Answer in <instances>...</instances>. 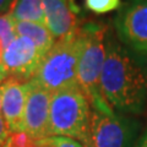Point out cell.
I'll return each instance as SVG.
<instances>
[{"mask_svg":"<svg viewBox=\"0 0 147 147\" xmlns=\"http://www.w3.org/2000/svg\"><path fill=\"white\" fill-rule=\"evenodd\" d=\"M13 0H0V15L1 13H6L12 5Z\"/></svg>","mask_w":147,"mask_h":147,"instance_id":"cell-18","label":"cell"},{"mask_svg":"<svg viewBox=\"0 0 147 147\" xmlns=\"http://www.w3.org/2000/svg\"><path fill=\"white\" fill-rule=\"evenodd\" d=\"M132 147H147V127H146V130L142 132V135L136 140L135 145Z\"/></svg>","mask_w":147,"mask_h":147,"instance_id":"cell-17","label":"cell"},{"mask_svg":"<svg viewBox=\"0 0 147 147\" xmlns=\"http://www.w3.org/2000/svg\"><path fill=\"white\" fill-rule=\"evenodd\" d=\"M38 147H54V146H53V144H52V141H50L49 137H47V139H43V140L39 141Z\"/></svg>","mask_w":147,"mask_h":147,"instance_id":"cell-19","label":"cell"},{"mask_svg":"<svg viewBox=\"0 0 147 147\" xmlns=\"http://www.w3.org/2000/svg\"><path fill=\"white\" fill-rule=\"evenodd\" d=\"M100 93L114 112L140 114L147 108V69L144 59L108 31Z\"/></svg>","mask_w":147,"mask_h":147,"instance_id":"cell-1","label":"cell"},{"mask_svg":"<svg viewBox=\"0 0 147 147\" xmlns=\"http://www.w3.org/2000/svg\"><path fill=\"white\" fill-rule=\"evenodd\" d=\"M92 107L79 86L52 93L49 137L66 136L84 142L91 120Z\"/></svg>","mask_w":147,"mask_h":147,"instance_id":"cell-4","label":"cell"},{"mask_svg":"<svg viewBox=\"0 0 147 147\" xmlns=\"http://www.w3.org/2000/svg\"><path fill=\"white\" fill-rule=\"evenodd\" d=\"M10 134H11L10 129H9L5 119L3 118L1 113H0V147L5 146V144H6V141L9 139V136H10Z\"/></svg>","mask_w":147,"mask_h":147,"instance_id":"cell-16","label":"cell"},{"mask_svg":"<svg viewBox=\"0 0 147 147\" xmlns=\"http://www.w3.org/2000/svg\"><path fill=\"white\" fill-rule=\"evenodd\" d=\"M81 27L74 36L57 40L44 55L31 80L53 93L77 86V69L82 48Z\"/></svg>","mask_w":147,"mask_h":147,"instance_id":"cell-3","label":"cell"},{"mask_svg":"<svg viewBox=\"0 0 147 147\" xmlns=\"http://www.w3.org/2000/svg\"><path fill=\"white\" fill-rule=\"evenodd\" d=\"M42 58L31 39L16 37L4 50L1 64L6 71V77L28 82L33 77Z\"/></svg>","mask_w":147,"mask_h":147,"instance_id":"cell-8","label":"cell"},{"mask_svg":"<svg viewBox=\"0 0 147 147\" xmlns=\"http://www.w3.org/2000/svg\"><path fill=\"white\" fill-rule=\"evenodd\" d=\"M85 5L90 11L102 15L120 7V0H85Z\"/></svg>","mask_w":147,"mask_h":147,"instance_id":"cell-14","label":"cell"},{"mask_svg":"<svg viewBox=\"0 0 147 147\" xmlns=\"http://www.w3.org/2000/svg\"><path fill=\"white\" fill-rule=\"evenodd\" d=\"M50 141L54 147H84L79 140L66 136H50Z\"/></svg>","mask_w":147,"mask_h":147,"instance_id":"cell-15","label":"cell"},{"mask_svg":"<svg viewBox=\"0 0 147 147\" xmlns=\"http://www.w3.org/2000/svg\"><path fill=\"white\" fill-rule=\"evenodd\" d=\"M139 123L130 117L92 108L91 120L82 144L86 147H132Z\"/></svg>","mask_w":147,"mask_h":147,"instance_id":"cell-5","label":"cell"},{"mask_svg":"<svg viewBox=\"0 0 147 147\" xmlns=\"http://www.w3.org/2000/svg\"><path fill=\"white\" fill-rule=\"evenodd\" d=\"M5 79H6V71H5V69H4L3 64H0V84Z\"/></svg>","mask_w":147,"mask_h":147,"instance_id":"cell-20","label":"cell"},{"mask_svg":"<svg viewBox=\"0 0 147 147\" xmlns=\"http://www.w3.org/2000/svg\"><path fill=\"white\" fill-rule=\"evenodd\" d=\"M16 37H26L34 43L42 57L47 54L55 43L54 37L48 30L47 25L37 24V22L13 21Z\"/></svg>","mask_w":147,"mask_h":147,"instance_id":"cell-11","label":"cell"},{"mask_svg":"<svg viewBox=\"0 0 147 147\" xmlns=\"http://www.w3.org/2000/svg\"><path fill=\"white\" fill-rule=\"evenodd\" d=\"M7 13L13 21L37 22L47 25L42 0H13Z\"/></svg>","mask_w":147,"mask_h":147,"instance_id":"cell-12","label":"cell"},{"mask_svg":"<svg viewBox=\"0 0 147 147\" xmlns=\"http://www.w3.org/2000/svg\"><path fill=\"white\" fill-rule=\"evenodd\" d=\"M0 113H1V84H0Z\"/></svg>","mask_w":147,"mask_h":147,"instance_id":"cell-22","label":"cell"},{"mask_svg":"<svg viewBox=\"0 0 147 147\" xmlns=\"http://www.w3.org/2000/svg\"><path fill=\"white\" fill-rule=\"evenodd\" d=\"M30 85L12 77L1 82V115L11 132L22 131V120Z\"/></svg>","mask_w":147,"mask_h":147,"instance_id":"cell-10","label":"cell"},{"mask_svg":"<svg viewBox=\"0 0 147 147\" xmlns=\"http://www.w3.org/2000/svg\"><path fill=\"white\" fill-rule=\"evenodd\" d=\"M28 85L30 90L22 120V131H26L36 140H43L49 137L52 92L33 80H30Z\"/></svg>","mask_w":147,"mask_h":147,"instance_id":"cell-7","label":"cell"},{"mask_svg":"<svg viewBox=\"0 0 147 147\" xmlns=\"http://www.w3.org/2000/svg\"><path fill=\"white\" fill-rule=\"evenodd\" d=\"M40 140L33 139L26 131L11 132L4 147H38Z\"/></svg>","mask_w":147,"mask_h":147,"instance_id":"cell-13","label":"cell"},{"mask_svg":"<svg viewBox=\"0 0 147 147\" xmlns=\"http://www.w3.org/2000/svg\"><path fill=\"white\" fill-rule=\"evenodd\" d=\"M5 49H6L5 44H4L3 39L0 38V64H1V61H3V55H4V50H5Z\"/></svg>","mask_w":147,"mask_h":147,"instance_id":"cell-21","label":"cell"},{"mask_svg":"<svg viewBox=\"0 0 147 147\" xmlns=\"http://www.w3.org/2000/svg\"><path fill=\"white\" fill-rule=\"evenodd\" d=\"M114 28L125 47L147 58V0H126L114 18Z\"/></svg>","mask_w":147,"mask_h":147,"instance_id":"cell-6","label":"cell"},{"mask_svg":"<svg viewBox=\"0 0 147 147\" xmlns=\"http://www.w3.org/2000/svg\"><path fill=\"white\" fill-rule=\"evenodd\" d=\"M82 48L77 69V86L88 98L91 107L104 112L112 108L104 102L100 93V75L105 59V38L108 28L98 24L81 26Z\"/></svg>","mask_w":147,"mask_h":147,"instance_id":"cell-2","label":"cell"},{"mask_svg":"<svg viewBox=\"0 0 147 147\" xmlns=\"http://www.w3.org/2000/svg\"><path fill=\"white\" fill-rule=\"evenodd\" d=\"M45 24L55 42L80 30V9L75 0H42Z\"/></svg>","mask_w":147,"mask_h":147,"instance_id":"cell-9","label":"cell"}]
</instances>
